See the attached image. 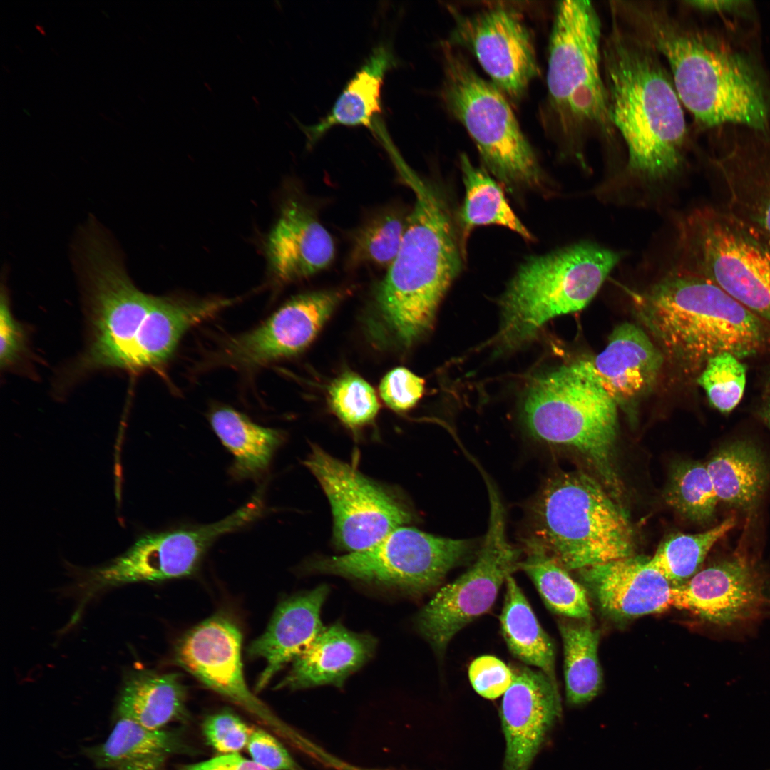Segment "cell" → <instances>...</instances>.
<instances>
[{
    "mask_svg": "<svg viewBox=\"0 0 770 770\" xmlns=\"http://www.w3.org/2000/svg\"><path fill=\"white\" fill-rule=\"evenodd\" d=\"M633 299L661 351L686 371H702L719 354L741 359L770 344L769 324L711 280L679 266Z\"/></svg>",
    "mask_w": 770,
    "mask_h": 770,
    "instance_id": "cell-2",
    "label": "cell"
},
{
    "mask_svg": "<svg viewBox=\"0 0 770 770\" xmlns=\"http://www.w3.org/2000/svg\"><path fill=\"white\" fill-rule=\"evenodd\" d=\"M376 640L341 624L325 627L292 662L278 689L299 690L322 685L342 687L346 679L371 658Z\"/></svg>",
    "mask_w": 770,
    "mask_h": 770,
    "instance_id": "cell-25",
    "label": "cell"
},
{
    "mask_svg": "<svg viewBox=\"0 0 770 770\" xmlns=\"http://www.w3.org/2000/svg\"><path fill=\"white\" fill-rule=\"evenodd\" d=\"M443 65L445 106L468 133L486 169L510 192L546 189L547 178L506 96L448 43Z\"/></svg>",
    "mask_w": 770,
    "mask_h": 770,
    "instance_id": "cell-10",
    "label": "cell"
},
{
    "mask_svg": "<svg viewBox=\"0 0 770 770\" xmlns=\"http://www.w3.org/2000/svg\"><path fill=\"white\" fill-rule=\"evenodd\" d=\"M769 385H770V381H769ZM769 391H770V386H769Z\"/></svg>",
    "mask_w": 770,
    "mask_h": 770,
    "instance_id": "cell-49",
    "label": "cell"
},
{
    "mask_svg": "<svg viewBox=\"0 0 770 770\" xmlns=\"http://www.w3.org/2000/svg\"><path fill=\"white\" fill-rule=\"evenodd\" d=\"M406 173L416 200L399 250L376 294L384 328L403 346L430 329L466 256L441 195L415 174Z\"/></svg>",
    "mask_w": 770,
    "mask_h": 770,
    "instance_id": "cell-3",
    "label": "cell"
},
{
    "mask_svg": "<svg viewBox=\"0 0 770 770\" xmlns=\"http://www.w3.org/2000/svg\"><path fill=\"white\" fill-rule=\"evenodd\" d=\"M424 380L410 370L397 367L388 372L379 385V394L384 402L397 411L414 407L422 397Z\"/></svg>",
    "mask_w": 770,
    "mask_h": 770,
    "instance_id": "cell-43",
    "label": "cell"
},
{
    "mask_svg": "<svg viewBox=\"0 0 770 770\" xmlns=\"http://www.w3.org/2000/svg\"><path fill=\"white\" fill-rule=\"evenodd\" d=\"M468 676L474 690L489 699L503 695L513 681L511 667L492 655L475 659L469 666Z\"/></svg>",
    "mask_w": 770,
    "mask_h": 770,
    "instance_id": "cell-44",
    "label": "cell"
},
{
    "mask_svg": "<svg viewBox=\"0 0 770 770\" xmlns=\"http://www.w3.org/2000/svg\"><path fill=\"white\" fill-rule=\"evenodd\" d=\"M526 540L567 570L632 556L633 534L621 508L581 471L549 478L530 506Z\"/></svg>",
    "mask_w": 770,
    "mask_h": 770,
    "instance_id": "cell-6",
    "label": "cell"
},
{
    "mask_svg": "<svg viewBox=\"0 0 770 770\" xmlns=\"http://www.w3.org/2000/svg\"><path fill=\"white\" fill-rule=\"evenodd\" d=\"M646 41L667 63L682 105L698 123L766 128L769 107L763 86L742 56L673 14L657 19Z\"/></svg>",
    "mask_w": 770,
    "mask_h": 770,
    "instance_id": "cell-4",
    "label": "cell"
},
{
    "mask_svg": "<svg viewBox=\"0 0 770 770\" xmlns=\"http://www.w3.org/2000/svg\"><path fill=\"white\" fill-rule=\"evenodd\" d=\"M238 625L222 615L212 616L178 642L175 660L206 687L227 698L276 733L294 741L297 734L249 689L241 659Z\"/></svg>",
    "mask_w": 770,
    "mask_h": 770,
    "instance_id": "cell-15",
    "label": "cell"
},
{
    "mask_svg": "<svg viewBox=\"0 0 770 770\" xmlns=\"http://www.w3.org/2000/svg\"><path fill=\"white\" fill-rule=\"evenodd\" d=\"M664 498L680 515L698 523L713 519L719 500L707 466L690 461L672 468Z\"/></svg>",
    "mask_w": 770,
    "mask_h": 770,
    "instance_id": "cell-37",
    "label": "cell"
},
{
    "mask_svg": "<svg viewBox=\"0 0 770 770\" xmlns=\"http://www.w3.org/2000/svg\"><path fill=\"white\" fill-rule=\"evenodd\" d=\"M759 415L770 430V391H769L760 409Z\"/></svg>",
    "mask_w": 770,
    "mask_h": 770,
    "instance_id": "cell-48",
    "label": "cell"
},
{
    "mask_svg": "<svg viewBox=\"0 0 770 770\" xmlns=\"http://www.w3.org/2000/svg\"><path fill=\"white\" fill-rule=\"evenodd\" d=\"M450 44L468 50L506 96L518 100L538 74L530 33L514 9L494 6L455 15Z\"/></svg>",
    "mask_w": 770,
    "mask_h": 770,
    "instance_id": "cell-16",
    "label": "cell"
},
{
    "mask_svg": "<svg viewBox=\"0 0 770 770\" xmlns=\"http://www.w3.org/2000/svg\"><path fill=\"white\" fill-rule=\"evenodd\" d=\"M329 592V588L322 585L287 599L276 609L266 630L247 649L250 657L262 658L265 662L256 689L265 688L323 630L321 611Z\"/></svg>",
    "mask_w": 770,
    "mask_h": 770,
    "instance_id": "cell-24",
    "label": "cell"
},
{
    "mask_svg": "<svg viewBox=\"0 0 770 770\" xmlns=\"http://www.w3.org/2000/svg\"><path fill=\"white\" fill-rule=\"evenodd\" d=\"M343 297L342 290L294 297L261 325L230 339L224 349L225 360L252 367L301 352L317 337Z\"/></svg>",
    "mask_w": 770,
    "mask_h": 770,
    "instance_id": "cell-18",
    "label": "cell"
},
{
    "mask_svg": "<svg viewBox=\"0 0 770 770\" xmlns=\"http://www.w3.org/2000/svg\"><path fill=\"white\" fill-rule=\"evenodd\" d=\"M328 397L332 410L344 424L352 428L371 422L379 409L373 387L352 372L342 374L331 384Z\"/></svg>",
    "mask_w": 770,
    "mask_h": 770,
    "instance_id": "cell-40",
    "label": "cell"
},
{
    "mask_svg": "<svg viewBox=\"0 0 770 770\" xmlns=\"http://www.w3.org/2000/svg\"><path fill=\"white\" fill-rule=\"evenodd\" d=\"M744 1H687L686 3L692 7L704 11H720L732 10L740 6Z\"/></svg>",
    "mask_w": 770,
    "mask_h": 770,
    "instance_id": "cell-47",
    "label": "cell"
},
{
    "mask_svg": "<svg viewBox=\"0 0 770 770\" xmlns=\"http://www.w3.org/2000/svg\"><path fill=\"white\" fill-rule=\"evenodd\" d=\"M505 583L500 623L502 635L510 652L525 664L538 667L556 683L555 648L552 640L540 626L512 575L508 577Z\"/></svg>",
    "mask_w": 770,
    "mask_h": 770,
    "instance_id": "cell-32",
    "label": "cell"
},
{
    "mask_svg": "<svg viewBox=\"0 0 770 770\" xmlns=\"http://www.w3.org/2000/svg\"><path fill=\"white\" fill-rule=\"evenodd\" d=\"M595 378L618 405L639 399L654 384L663 354L644 330L632 323L617 326L605 348L586 359Z\"/></svg>",
    "mask_w": 770,
    "mask_h": 770,
    "instance_id": "cell-23",
    "label": "cell"
},
{
    "mask_svg": "<svg viewBox=\"0 0 770 770\" xmlns=\"http://www.w3.org/2000/svg\"><path fill=\"white\" fill-rule=\"evenodd\" d=\"M261 496L256 493L247 503L217 522L142 535L125 553L89 571L85 582L86 600L106 588L192 574L217 539L260 516Z\"/></svg>",
    "mask_w": 770,
    "mask_h": 770,
    "instance_id": "cell-13",
    "label": "cell"
},
{
    "mask_svg": "<svg viewBox=\"0 0 770 770\" xmlns=\"http://www.w3.org/2000/svg\"><path fill=\"white\" fill-rule=\"evenodd\" d=\"M735 524V518L729 517L705 532L672 534L660 544L648 563L673 587L682 585L699 572L712 547Z\"/></svg>",
    "mask_w": 770,
    "mask_h": 770,
    "instance_id": "cell-36",
    "label": "cell"
},
{
    "mask_svg": "<svg viewBox=\"0 0 770 770\" xmlns=\"http://www.w3.org/2000/svg\"><path fill=\"white\" fill-rule=\"evenodd\" d=\"M648 560L632 555L579 573L605 614L617 619L634 618L672 607L673 586Z\"/></svg>",
    "mask_w": 770,
    "mask_h": 770,
    "instance_id": "cell-20",
    "label": "cell"
},
{
    "mask_svg": "<svg viewBox=\"0 0 770 770\" xmlns=\"http://www.w3.org/2000/svg\"><path fill=\"white\" fill-rule=\"evenodd\" d=\"M621 257L617 251L580 242L528 258L502 297L500 342L519 345L550 319L585 308Z\"/></svg>",
    "mask_w": 770,
    "mask_h": 770,
    "instance_id": "cell-8",
    "label": "cell"
},
{
    "mask_svg": "<svg viewBox=\"0 0 770 770\" xmlns=\"http://www.w3.org/2000/svg\"><path fill=\"white\" fill-rule=\"evenodd\" d=\"M490 514L488 530L473 565L441 587L416 617V627L442 652L453 637L493 605L498 590L519 568L520 551L506 537L505 512L498 492L486 477Z\"/></svg>",
    "mask_w": 770,
    "mask_h": 770,
    "instance_id": "cell-12",
    "label": "cell"
},
{
    "mask_svg": "<svg viewBox=\"0 0 770 770\" xmlns=\"http://www.w3.org/2000/svg\"><path fill=\"white\" fill-rule=\"evenodd\" d=\"M710 404L719 411L727 414L739 404L746 383V367L741 359L730 353L712 357L698 377Z\"/></svg>",
    "mask_w": 770,
    "mask_h": 770,
    "instance_id": "cell-39",
    "label": "cell"
},
{
    "mask_svg": "<svg viewBox=\"0 0 770 770\" xmlns=\"http://www.w3.org/2000/svg\"><path fill=\"white\" fill-rule=\"evenodd\" d=\"M460 165L466 189L459 214L461 242L463 248L471 230L481 225L503 226L525 240H533L532 234L508 205L500 185L488 173L473 165L466 154L461 155Z\"/></svg>",
    "mask_w": 770,
    "mask_h": 770,
    "instance_id": "cell-33",
    "label": "cell"
},
{
    "mask_svg": "<svg viewBox=\"0 0 770 770\" xmlns=\"http://www.w3.org/2000/svg\"><path fill=\"white\" fill-rule=\"evenodd\" d=\"M563 642L566 698L572 705L593 699L602 686L598 632L587 623L560 625Z\"/></svg>",
    "mask_w": 770,
    "mask_h": 770,
    "instance_id": "cell-34",
    "label": "cell"
},
{
    "mask_svg": "<svg viewBox=\"0 0 770 770\" xmlns=\"http://www.w3.org/2000/svg\"><path fill=\"white\" fill-rule=\"evenodd\" d=\"M180 770H272L252 759L237 754H220L198 763L183 766Z\"/></svg>",
    "mask_w": 770,
    "mask_h": 770,
    "instance_id": "cell-46",
    "label": "cell"
},
{
    "mask_svg": "<svg viewBox=\"0 0 770 770\" xmlns=\"http://www.w3.org/2000/svg\"><path fill=\"white\" fill-rule=\"evenodd\" d=\"M407 217L401 211L391 209L365 223L354 237L349 265L369 263L389 267L401 247Z\"/></svg>",
    "mask_w": 770,
    "mask_h": 770,
    "instance_id": "cell-38",
    "label": "cell"
},
{
    "mask_svg": "<svg viewBox=\"0 0 770 770\" xmlns=\"http://www.w3.org/2000/svg\"><path fill=\"white\" fill-rule=\"evenodd\" d=\"M6 279H2L0 305V366L1 371H17L28 366L31 355L26 327L14 316Z\"/></svg>",
    "mask_w": 770,
    "mask_h": 770,
    "instance_id": "cell-41",
    "label": "cell"
},
{
    "mask_svg": "<svg viewBox=\"0 0 770 770\" xmlns=\"http://www.w3.org/2000/svg\"><path fill=\"white\" fill-rule=\"evenodd\" d=\"M513 681L500 715L506 747L503 770H528L561 715L558 685L540 670L510 667Z\"/></svg>",
    "mask_w": 770,
    "mask_h": 770,
    "instance_id": "cell-19",
    "label": "cell"
},
{
    "mask_svg": "<svg viewBox=\"0 0 770 770\" xmlns=\"http://www.w3.org/2000/svg\"><path fill=\"white\" fill-rule=\"evenodd\" d=\"M471 548L467 540L401 526L369 548L315 559L309 567L314 572L418 595L438 586Z\"/></svg>",
    "mask_w": 770,
    "mask_h": 770,
    "instance_id": "cell-11",
    "label": "cell"
},
{
    "mask_svg": "<svg viewBox=\"0 0 770 770\" xmlns=\"http://www.w3.org/2000/svg\"><path fill=\"white\" fill-rule=\"evenodd\" d=\"M768 590V578L759 563L746 553L736 552L673 587L672 607L729 629L762 615Z\"/></svg>",
    "mask_w": 770,
    "mask_h": 770,
    "instance_id": "cell-17",
    "label": "cell"
},
{
    "mask_svg": "<svg viewBox=\"0 0 770 770\" xmlns=\"http://www.w3.org/2000/svg\"><path fill=\"white\" fill-rule=\"evenodd\" d=\"M210 422L223 446L234 457L232 473L237 478H255L268 468L283 441L277 429L261 426L227 406L212 411Z\"/></svg>",
    "mask_w": 770,
    "mask_h": 770,
    "instance_id": "cell-31",
    "label": "cell"
},
{
    "mask_svg": "<svg viewBox=\"0 0 770 770\" xmlns=\"http://www.w3.org/2000/svg\"><path fill=\"white\" fill-rule=\"evenodd\" d=\"M617 407L581 359L537 378L526 394L523 416L535 438L582 454L615 496L621 491L613 462Z\"/></svg>",
    "mask_w": 770,
    "mask_h": 770,
    "instance_id": "cell-7",
    "label": "cell"
},
{
    "mask_svg": "<svg viewBox=\"0 0 770 770\" xmlns=\"http://www.w3.org/2000/svg\"><path fill=\"white\" fill-rule=\"evenodd\" d=\"M706 466L719 500L744 510L758 503L770 480L765 456L746 440L722 446Z\"/></svg>",
    "mask_w": 770,
    "mask_h": 770,
    "instance_id": "cell-30",
    "label": "cell"
},
{
    "mask_svg": "<svg viewBox=\"0 0 770 770\" xmlns=\"http://www.w3.org/2000/svg\"><path fill=\"white\" fill-rule=\"evenodd\" d=\"M233 301L222 298L192 300L158 296L138 343L133 374L164 365L188 329L215 315Z\"/></svg>",
    "mask_w": 770,
    "mask_h": 770,
    "instance_id": "cell-26",
    "label": "cell"
},
{
    "mask_svg": "<svg viewBox=\"0 0 770 770\" xmlns=\"http://www.w3.org/2000/svg\"><path fill=\"white\" fill-rule=\"evenodd\" d=\"M677 231L678 266L711 280L770 325V235L712 206L684 215Z\"/></svg>",
    "mask_w": 770,
    "mask_h": 770,
    "instance_id": "cell-9",
    "label": "cell"
},
{
    "mask_svg": "<svg viewBox=\"0 0 770 770\" xmlns=\"http://www.w3.org/2000/svg\"><path fill=\"white\" fill-rule=\"evenodd\" d=\"M602 24L589 1H560L554 14L547 72L548 108L564 150L584 166V146L595 135L612 138L602 70Z\"/></svg>",
    "mask_w": 770,
    "mask_h": 770,
    "instance_id": "cell-5",
    "label": "cell"
},
{
    "mask_svg": "<svg viewBox=\"0 0 770 770\" xmlns=\"http://www.w3.org/2000/svg\"><path fill=\"white\" fill-rule=\"evenodd\" d=\"M185 704L186 691L177 674L135 670L123 680L116 713L118 717L160 730L186 715Z\"/></svg>",
    "mask_w": 770,
    "mask_h": 770,
    "instance_id": "cell-28",
    "label": "cell"
},
{
    "mask_svg": "<svg viewBox=\"0 0 770 770\" xmlns=\"http://www.w3.org/2000/svg\"><path fill=\"white\" fill-rule=\"evenodd\" d=\"M252 731L238 716L229 711L210 715L202 727L207 741L221 754H237L247 747Z\"/></svg>",
    "mask_w": 770,
    "mask_h": 770,
    "instance_id": "cell-42",
    "label": "cell"
},
{
    "mask_svg": "<svg viewBox=\"0 0 770 770\" xmlns=\"http://www.w3.org/2000/svg\"><path fill=\"white\" fill-rule=\"evenodd\" d=\"M251 759L272 770H301L274 736L260 729L252 731L247 745Z\"/></svg>",
    "mask_w": 770,
    "mask_h": 770,
    "instance_id": "cell-45",
    "label": "cell"
},
{
    "mask_svg": "<svg viewBox=\"0 0 770 770\" xmlns=\"http://www.w3.org/2000/svg\"><path fill=\"white\" fill-rule=\"evenodd\" d=\"M304 464L331 505L333 537L349 553L369 548L414 519L410 508L356 468L313 446Z\"/></svg>",
    "mask_w": 770,
    "mask_h": 770,
    "instance_id": "cell-14",
    "label": "cell"
},
{
    "mask_svg": "<svg viewBox=\"0 0 770 770\" xmlns=\"http://www.w3.org/2000/svg\"><path fill=\"white\" fill-rule=\"evenodd\" d=\"M612 18L602 41V70L610 119L627 149L625 172L635 183L659 185L684 164L683 105L659 56Z\"/></svg>",
    "mask_w": 770,
    "mask_h": 770,
    "instance_id": "cell-1",
    "label": "cell"
},
{
    "mask_svg": "<svg viewBox=\"0 0 770 770\" xmlns=\"http://www.w3.org/2000/svg\"><path fill=\"white\" fill-rule=\"evenodd\" d=\"M266 254L275 279L291 282L328 267L335 248L332 236L313 210L298 200L289 199L282 205L268 236Z\"/></svg>",
    "mask_w": 770,
    "mask_h": 770,
    "instance_id": "cell-22",
    "label": "cell"
},
{
    "mask_svg": "<svg viewBox=\"0 0 770 770\" xmlns=\"http://www.w3.org/2000/svg\"><path fill=\"white\" fill-rule=\"evenodd\" d=\"M394 63L387 46H376L348 82L328 115L315 125L302 127L308 144L313 145L335 125L370 127L374 116L381 111V86L386 73Z\"/></svg>",
    "mask_w": 770,
    "mask_h": 770,
    "instance_id": "cell-29",
    "label": "cell"
},
{
    "mask_svg": "<svg viewBox=\"0 0 770 770\" xmlns=\"http://www.w3.org/2000/svg\"><path fill=\"white\" fill-rule=\"evenodd\" d=\"M725 208L770 235V135L727 143L712 160Z\"/></svg>",
    "mask_w": 770,
    "mask_h": 770,
    "instance_id": "cell-21",
    "label": "cell"
},
{
    "mask_svg": "<svg viewBox=\"0 0 770 770\" xmlns=\"http://www.w3.org/2000/svg\"><path fill=\"white\" fill-rule=\"evenodd\" d=\"M525 544L527 555L519 568L530 578L548 608L561 615L587 620L591 612L583 587L541 548Z\"/></svg>",
    "mask_w": 770,
    "mask_h": 770,
    "instance_id": "cell-35",
    "label": "cell"
},
{
    "mask_svg": "<svg viewBox=\"0 0 770 770\" xmlns=\"http://www.w3.org/2000/svg\"><path fill=\"white\" fill-rule=\"evenodd\" d=\"M183 747L177 735L152 730L118 717L107 739L88 748L86 754L98 768L110 770H160Z\"/></svg>",
    "mask_w": 770,
    "mask_h": 770,
    "instance_id": "cell-27",
    "label": "cell"
}]
</instances>
